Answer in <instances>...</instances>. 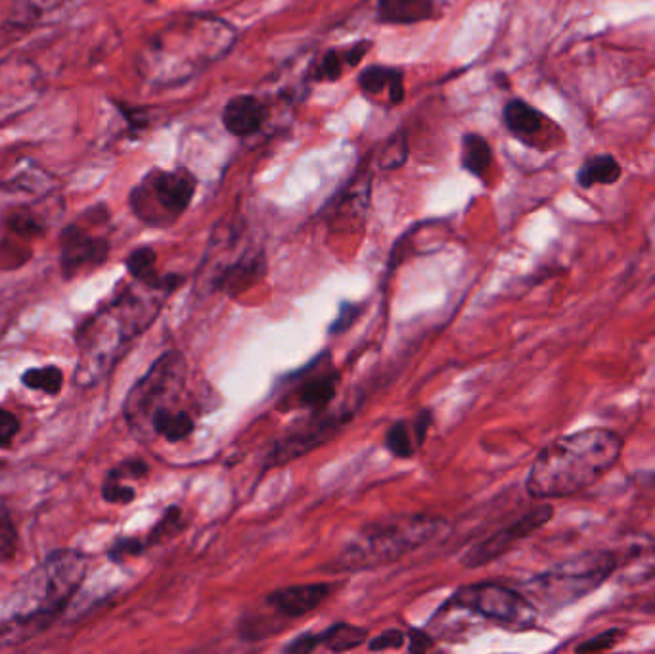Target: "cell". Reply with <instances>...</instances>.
Returning <instances> with one entry per match:
<instances>
[{"mask_svg": "<svg viewBox=\"0 0 655 654\" xmlns=\"http://www.w3.org/2000/svg\"><path fill=\"white\" fill-rule=\"evenodd\" d=\"M89 558L76 549H58L16 587L10 613L0 621V647H12L45 632L66 611L87 576Z\"/></svg>", "mask_w": 655, "mask_h": 654, "instance_id": "obj_1", "label": "cell"}, {"mask_svg": "<svg viewBox=\"0 0 655 654\" xmlns=\"http://www.w3.org/2000/svg\"><path fill=\"white\" fill-rule=\"evenodd\" d=\"M625 441L609 428H587L546 446L532 462L526 488L535 499L577 496L608 475Z\"/></svg>", "mask_w": 655, "mask_h": 654, "instance_id": "obj_2", "label": "cell"}, {"mask_svg": "<svg viewBox=\"0 0 655 654\" xmlns=\"http://www.w3.org/2000/svg\"><path fill=\"white\" fill-rule=\"evenodd\" d=\"M159 294H138L133 289L125 290L124 294L104 305L102 310L79 326L76 380L81 387H95L98 380H102L111 367L124 358L129 345L154 323L162 310Z\"/></svg>", "mask_w": 655, "mask_h": 654, "instance_id": "obj_3", "label": "cell"}, {"mask_svg": "<svg viewBox=\"0 0 655 654\" xmlns=\"http://www.w3.org/2000/svg\"><path fill=\"white\" fill-rule=\"evenodd\" d=\"M449 523L431 515H403L370 523L332 558L326 572H362L391 565L441 534Z\"/></svg>", "mask_w": 655, "mask_h": 654, "instance_id": "obj_4", "label": "cell"}, {"mask_svg": "<svg viewBox=\"0 0 655 654\" xmlns=\"http://www.w3.org/2000/svg\"><path fill=\"white\" fill-rule=\"evenodd\" d=\"M617 566L619 558L615 553H580L526 582L521 593L537 611L558 613L604 586Z\"/></svg>", "mask_w": 655, "mask_h": 654, "instance_id": "obj_5", "label": "cell"}, {"mask_svg": "<svg viewBox=\"0 0 655 654\" xmlns=\"http://www.w3.org/2000/svg\"><path fill=\"white\" fill-rule=\"evenodd\" d=\"M196 191L198 179L185 167H154L130 191V212L148 227H169L190 207Z\"/></svg>", "mask_w": 655, "mask_h": 654, "instance_id": "obj_6", "label": "cell"}, {"mask_svg": "<svg viewBox=\"0 0 655 654\" xmlns=\"http://www.w3.org/2000/svg\"><path fill=\"white\" fill-rule=\"evenodd\" d=\"M188 365L180 352H165L130 388L124 413L129 427L138 435H148V424L157 411L173 409L185 392Z\"/></svg>", "mask_w": 655, "mask_h": 654, "instance_id": "obj_7", "label": "cell"}, {"mask_svg": "<svg viewBox=\"0 0 655 654\" xmlns=\"http://www.w3.org/2000/svg\"><path fill=\"white\" fill-rule=\"evenodd\" d=\"M449 603L471 616H479L512 629H527L537 622V608L529 603L526 595L499 584L462 587Z\"/></svg>", "mask_w": 655, "mask_h": 654, "instance_id": "obj_8", "label": "cell"}, {"mask_svg": "<svg viewBox=\"0 0 655 654\" xmlns=\"http://www.w3.org/2000/svg\"><path fill=\"white\" fill-rule=\"evenodd\" d=\"M554 517L553 505L542 504L539 507L526 513L524 517L518 518L516 523L508 524L506 528L479 541L476 547H471L462 558V565L466 568H479V566L491 565L492 560L505 557L506 553L512 551L516 545L521 544L527 537H531L535 531L545 528Z\"/></svg>", "mask_w": 655, "mask_h": 654, "instance_id": "obj_9", "label": "cell"}, {"mask_svg": "<svg viewBox=\"0 0 655 654\" xmlns=\"http://www.w3.org/2000/svg\"><path fill=\"white\" fill-rule=\"evenodd\" d=\"M351 417L353 414H324V417H316L307 424L297 428L292 435L276 441V446L266 455L265 469L287 465V462L300 459L303 455L311 453L314 449L322 448L324 443L334 440L335 436L342 432V428L348 424Z\"/></svg>", "mask_w": 655, "mask_h": 654, "instance_id": "obj_10", "label": "cell"}, {"mask_svg": "<svg viewBox=\"0 0 655 654\" xmlns=\"http://www.w3.org/2000/svg\"><path fill=\"white\" fill-rule=\"evenodd\" d=\"M109 255L106 236L92 235L81 223H71L60 233V269L66 279H74L85 269L100 267Z\"/></svg>", "mask_w": 655, "mask_h": 654, "instance_id": "obj_11", "label": "cell"}, {"mask_svg": "<svg viewBox=\"0 0 655 654\" xmlns=\"http://www.w3.org/2000/svg\"><path fill=\"white\" fill-rule=\"evenodd\" d=\"M332 592H334V586L326 584V582L282 587L266 597V605L282 614L287 621H292V618H301V616L316 611L332 595Z\"/></svg>", "mask_w": 655, "mask_h": 654, "instance_id": "obj_12", "label": "cell"}, {"mask_svg": "<svg viewBox=\"0 0 655 654\" xmlns=\"http://www.w3.org/2000/svg\"><path fill=\"white\" fill-rule=\"evenodd\" d=\"M265 273V255L261 252H250V254L242 255L238 262L221 269L213 279V284H215V289L225 292L226 296H242L246 290L252 289L253 284L260 283Z\"/></svg>", "mask_w": 655, "mask_h": 654, "instance_id": "obj_13", "label": "cell"}, {"mask_svg": "<svg viewBox=\"0 0 655 654\" xmlns=\"http://www.w3.org/2000/svg\"><path fill=\"white\" fill-rule=\"evenodd\" d=\"M266 119V106L253 95H239L223 108V125L234 137H252L260 131Z\"/></svg>", "mask_w": 655, "mask_h": 654, "instance_id": "obj_14", "label": "cell"}, {"mask_svg": "<svg viewBox=\"0 0 655 654\" xmlns=\"http://www.w3.org/2000/svg\"><path fill=\"white\" fill-rule=\"evenodd\" d=\"M338 382H340L338 372H313L307 379L301 380L300 387H295L294 392L287 393L284 407L322 411L334 400Z\"/></svg>", "mask_w": 655, "mask_h": 654, "instance_id": "obj_15", "label": "cell"}, {"mask_svg": "<svg viewBox=\"0 0 655 654\" xmlns=\"http://www.w3.org/2000/svg\"><path fill=\"white\" fill-rule=\"evenodd\" d=\"M502 119H505L506 129L524 145L529 146H535V140L546 131V127L550 124V119L546 118L539 108H535L521 98H512L506 103Z\"/></svg>", "mask_w": 655, "mask_h": 654, "instance_id": "obj_16", "label": "cell"}, {"mask_svg": "<svg viewBox=\"0 0 655 654\" xmlns=\"http://www.w3.org/2000/svg\"><path fill=\"white\" fill-rule=\"evenodd\" d=\"M156 252L148 248V246H143V248L130 252L125 265L129 269L130 276L146 289L157 290V292H164V294H169L173 290H177L185 279L177 275H159L156 271Z\"/></svg>", "mask_w": 655, "mask_h": 654, "instance_id": "obj_17", "label": "cell"}, {"mask_svg": "<svg viewBox=\"0 0 655 654\" xmlns=\"http://www.w3.org/2000/svg\"><path fill=\"white\" fill-rule=\"evenodd\" d=\"M436 14L433 0H378L375 18L388 26H412Z\"/></svg>", "mask_w": 655, "mask_h": 654, "instance_id": "obj_18", "label": "cell"}, {"mask_svg": "<svg viewBox=\"0 0 655 654\" xmlns=\"http://www.w3.org/2000/svg\"><path fill=\"white\" fill-rule=\"evenodd\" d=\"M430 411H422L418 414L414 422H404L399 420L393 427L388 430L385 436V446L391 453L399 457V459H410L412 455L417 453L418 446H422L423 438L428 435V428L431 424Z\"/></svg>", "mask_w": 655, "mask_h": 654, "instance_id": "obj_19", "label": "cell"}, {"mask_svg": "<svg viewBox=\"0 0 655 654\" xmlns=\"http://www.w3.org/2000/svg\"><path fill=\"white\" fill-rule=\"evenodd\" d=\"M359 87L366 95L388 92L393 106L404 100V76L401 69L370 66L359 76Z\"/></svg>", "mask_w": 655, "mask_h": 654, "instance_id": "obj_20", "label": "cell"}, {"mask_svg": "<svg viewBox=\"0 0 655 654\" xmlns=\"http://www.w3.org/2000/svg\"><path fill=\"white\" fill-rule=\"evenodd\" d=\"M623 167L612 154H596L588 156L577 169V185L585 191L593 186H612L622 179Z\"/></svg>", "mask_w": 655, "mask_h": 654, "instance_id": "obj_21", "label": "cell"}, {"mask_svg": "<svg viewBox=\"0 0 655 654\" xmlns=\"http://www.w3.org/2000/svg\"><path fill=\"white\" fill-rule=\"evenodd\" d=\"M194 428L196 424H194L192 414L185 409L173 407V409H162L151 417L148 435L159 436V438L175 443V441L186 440L194 432Z\"/></svg>", "mask_w": 655, "mask_h": 654, "instance_id": "obj_22", "label": "cell"}, {"mask_svg": "<svg viewBox=\"0 0 655 654\" xmlns=\"http://www.w3.org/2000/svg\"><path fill=\"white\" fill-rule=\"evenodd\" d=\"M69 0H12L10 23L16 29H31L58 14Z\"/></svg>", "mask_w": 655, "mask_h": 654, "instance_id": "obj_23", "label": "cell"}, {"mask_svg": "<svg viewBox=\"0 0 655 654\" xmlns=\"http://www.w3.org/2000/svg\"><path fill=\"white\" fill-rule=\"evenodd\" d=\"M492 164L491 145L478 133H468L462 137V167L473 177H485Z\"/></svg>", "mask_w": 655, "mask_h": 654, "instance_id": "obj_24", "label": "cell"}, {"mask_svg": "<svg viewBox=\"0 0 655 654\" xmlns=\"http://www.w3.org/2000/svg\"><path fill=\"white\" fill-rule=\"evenodd\" d=\"M4 227L8 228L10 235L23 238V241L39 238L47 231V225L41 219V215L29 206L12 207L4 217Z\"/></svg>", "mask_w": 655, "mask_h": 654, "instance_id": "obj_25", "label": "cell"}, {"mask_svg": "<svg viewBox=\"0 0 655 654\" xmlns=\"http://www.w3.org/2000/svg\"><path fill=\"white\" fill-rule=\"evenodd\" d=\"M369 640V632L364 627L351 626V624H335L321 634V647H326L332 653H343L361 647Z\"/></svg>", "mask_w": 655, "mask_h": 654, "instance_id": "obj_26", "label": "cell"}, {"mask_svg": "<svg viewBox=\"0 0 655 654\" xmlns=\"http://www.w3.org/2000/svg\"><path fill=\"white\" fill-rule=\"evenodd\" d=\"M21 384L31 388V390L48 393V396H56L62 390L63 374L55 365L29 369L21 374Z\"/></svg>", "mask_w": 655, "mask_h": 654, "instance_id": "obj_27", "label": "cell"}, {"mask_svg": "<svg viewBox=\"0 0 655 654\" xmlns=\"http://www.w3.org/2000/svg\"><path fill=\"white\" fill-rule=\"evenodd\" d=\"M183 523H185V515H183V509L177 507V505H173L169 509L165 510L164 517L162 520L151 528L150 537H148V547L154 544H159V541H165V539H169V537L175 536L180 528H183Z\"/></svg>", "mask_w": 655, "mask_h": 654, "instance_id": "obj_28", "label": "cell"}, {"mask_svg": "<svg viewBox=\"0 0 655 654\" xmlns=\"http://www.w3.org/2000/svg\"><path fill=\"white\" fill-rule=\"evenodd\" d=\"M18 553V531L7 510H0V563H10Z\"/></svg>", "mask_w": 655, "mask_h": 654, "instance_id": "obj_29", "label": "cell"}, {"mask_svg": "<svg viewBox=\"0 0 655 654\" xmlns=\"http://www.w3.org/2000/svg\"><path fill=\"white\" fill-rule=\"evenodd\" d=\"M343 64H345L343 52L328 50L326 55L322 56L321 62L314 66V81H338L342 77Z\"/></svg>", "mask_w": 655, "mask_h": 654, "instance_id": "obj_30", "label": "cell"}, {"mask_svg": "<svg viewBox=\"0 0 655 654\" xmlns=\"http://www.w3.org/2000/svg\"><path fill=\"white\" fill-rule=\"evenodd\" d=\"M148 549V544L138 537H124L117 539L116 544L109 547L108 557L114 563H124L125 558L140 557Z\"/></svg>", "mask_w": 655, "mask_h": 654, "instance_id": "obj_31", "label": "cell"}, {"mask_svg": "<svg viewBox=\"0 0 655 654\" xmlns=\"http://www.w3.org/2000/svg\"><path fill=\"white\" fill-rule=\"evenodd\" d=\"M102 497L106 504L129 505L137 497V491H135L133 486H127L124 480H114V478L106 476L102 486Z\"/></svg>", "mask_w": 655, "mask_h": 654, "instance_id": "obj_32", "label": "cell"}, {"mask_svg": "<svg viewBox=\"0 0 655 654\" xmlns=\"http://www.w3.org/2000/svg\"><path fill=\"white\" fill-rule=\"evenodd\" d=\"M623 637V629L619 627H614V629H608V632H604V634L596 635L593 640H588L587 643H583L577 647L579 653H600V651H609V648H614Z\"/></svg>", "mask_w": 655, "mask_h": 654, "instance_id": "obj_33", "label": "cell"}, {"mask_svg": "<svg viewBox=\"0 0 655 654\" xmlns=\"http://www.w3.org/2000/svg\"><path fill=\"white\" fill-rule=\"evenodd\" d=\"M148 465L140 461V459H127V461L119 462L117 467L109 470L108 478L114 480H140L144 476L148 475Z\"/></svg>", "mask_w": 655, "mask_h": 654, "instance_id": "obj_34", "label": "cell"}, {"mask_svg": "<svg viewBox=\"0 0 655 654\" xmlns=\"http://www.w3.org/2000/svg\"><path fill=\"white\" fill-rule=\"evenodd\" d=\"M407 154H409V146H407V137H395L391 138L390 145L385 148L382 156V167H393L403 166L404 162H407Z\"/></svg>", "mask_w": 655, "mask_h": 654, "instance_id": "obj_35", "label": "cell"}, {"mask_svg": "<svg viewBox=\"0 0 655 654\" xmlns=\"http://www.w3.org/2000/svg\"><path fill=\"white\" fill-rule=\"evenodd\" d=\"M404 641H407V635L401 629H388L383 634L375 635L374 640L370 641L369 648L370 651H375V653L390 651V648H401Z\"/></svg>", "mask_w": 655, "mask_h": 654, "instance_id": "obj_36", "label": "cell"}, {"mask_svg": "<svg viewBox=\"0 0 655 654\" xmlns=\"http://www.w3.org/2000/svg\"><path fill=\"white\" fill-rule=\"evenodd\" d=\"M20 430V422L14 414L0 407V448H8Z\"/></svg>", "mask_w": 655, "mask_h": 654, "instance_id": "obj_37", "label": "cell"}, {"mask_svg": "<svg viewBox=\"0 0 655 654\" xmlns=\"http://www.w3.org/2000/svg\"><path fill=\"white\" fill-rule=\"evenodd\" d=\"M359 313H361V308L356 303H343L340 315L335 319L334 324L330 326L332 334H340V332L348 331L349 326L355 323Z\"/></svg>", "mask_w": 655, "mask_h": 654, "instance_id": "obj_38", "label": "cell"}, {"mask_svg": "<svg viewBox=\"0 0 655 654\" xmlns=\"http://www.w3.org/2000/svg\"><path fill=\"white\" fill-rule=\"evenodd\" d=\"M321 647V634H303L286 645V653L307 654Z\"/></svg>", "mask_w": 655, "mask_h": 654, "instance_id": "obj_39", "label": "cell"}, {"mask_svg": "<svg viewBox=\"0 0 655 654\" xmlns=\"http://www.w3.org/2000/svg\"><path fill=\"white\" fill-rule=\"evenodd\" d=\"M407 641L410 643V653H426V651H430L436 645V640L431 635L426 634V632H420V629H410L409 635H407Z\"/></svg>", "mask_w": 655, "mask_h": 654, "instance_id": "obj_40", "label": "cell"}, {"mask_svg": "<svg viewBox=\"0 0 655 654\" xmlns=\"http://www.w3.org/2000/svg\"><path fill=\"white\" fill-rule=\"evenodd\" d=\"M370 49H372V41L355 42L349 49L343 50V60L348 66H359L364 60V56L369 55Z\"/></svg>", "mask_w": 655, "mask_h": 654, "instance_id": "obj_41", "label": "cell"}, {"mask_svg": "<svg viewBox=\"0 0 655 654\" xmlns=\"http://www.w3.org/2000/svg\"><path fill=\"white\" fill-rule=\"evenodd\" d=\"M150 2H151V0H150Z\"/></svg>", "mask_w": 655, "mask_h": 654, "instance_id": "obj_42", "label": "cell"}]
</instances>
